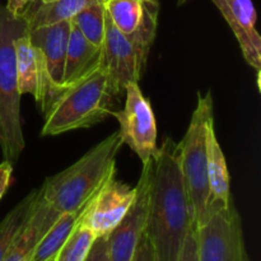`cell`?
<instances>
[{"label": "cell", "instance_id": "27", "mask_svg": "<svg viewBox=\"0 0 261 261\" xmlns=\"http://www.w3.org/2000/svg\"><path fill=\"white\" fill-rule=\"evenodd\" d=\"M36 0H7L5 7L14 14H23Z\"/></svg>", "mask_w": 261, "mask_h": 261}, {"label": "cell", "instance_id": "14", "mask_svg": "<svg viewBox=\"0 0 261 261\" xmlns=\"http://www.w3.org/2000/svg\"><path fill=\"white\" fill-rule=\"evenodd\" d=\"M59 216L60 214L58 212L54 211L46 201L41 199L38 189V196L32 213L13 241L4 261H30L37 242L53 226Z\"/></svg>", "mask_w": 261, "mask_h": 261}, {"label": "cell", "instance_id": "4", "mask_svg": "<svg viewBox=\"0 0 261 261\" xmlns=\"http://www.w3.org/2000/svg\"><path fill=\"white\" fill-rule=\"evenodd\" d=\"M28 30L23 14L0 4V149L13 165L25 147L20 122V93L14 41Z\"/></svg>", "mask_w": 261, "mask_h": 261}, {"label": "cell", "instance_id": "8", "mask_svg": "<svg viewBox=\"0 0 261 261\" xmlns=\"http://www.w3.org/2000/svg\"><path fill=\"white\" fill-rule=\"evenodd\" d=\"M126 101L121 111L111 115L119 121V134L124 144L129 145L143 165L153 160L157 153V124L150 102L143 96L139 83H129L125 88Z\"/></svg>", "mask_w": 261, "mask_h": 261}, {"label": "cell", "instance_id": "11", "mask_svg": "<svg viewBox=\"0 0 261 261\" xmlns=\"http://www.w3.org/2000/svg\"><path fill=\"white\" fill-rule=\"evenodd\" d=\"M231 27L249 65L261 69V37L255 28L256 10L252 0H212Z\"/></svg>", "mask_w": 261, "mask_h": 261}, {"label": "cell", "instance_id": "18", "mask_svg": "<svg viewBox=\"0 0 261 261\" xmlns=\"http://www.w3.org/2000/svg\"><path fill=\"white\" fill-rule=\"evenodd\" d=\"M14 50L20 93L32 94L36 98L38 93L42 55L40 50L31 42L28 30L15 38Z\"/></svg>", "mask_w": 261, "mask_h": 261}, {"label": "cell", "instance_id": "22", "mask_svg": "<svg viewBox=\"0 0 261 261\" xmlns=\"http://www.w3.org/2000/svg\"><path fill=\"white\" fill-rule=\"evenodd\" d=\"M96 239V234L81 219L54 261H86Z\"/></svg>", "mask_w": 261, "mask_h": 261}, {"label": "cell", "instance_id": "12", "mask_svg": "<svg viewBox=\"0 0 261 261\" xmlns=\"http://www.w3.org/2000/svg\"><path fill=\"white\" fill-rule=\"evenodd\" d=\"M70 25V20H64L28 30L31 42L42 54L48 74L59 84H63Z\"/></svg>", "mask_w": 261, "mask_h": 261}, {"label": "cell", "instance_id": "23", "mask_svg": "<svg viewBox=\"0 0 261 261\" xmlns=\"http://www.w3.org/2000/svg\"><path fill=\"white\" fill-rule=\"evenodd\" d=\"M178 261H198V250H196V234L195 227L189 231L184 242L182 250H181Z\"/></svg>", "mask_w": 261, "mask_h": 261}, {"label": "cell", "instance_id": "1", "mask_svg": "<svg viewBox=\"0 0 261 261\" xmlns=\"http://www.w3.org/2000/svg\"><path fill=\"white\" fill-rule=\"evenodd\" d=\"M193 227V208L184 185L178 145L166 138L153 158L145 224L154 261H178Z\"/></svg>", "mask_w": 261, "mask_h": 261}, {"label": "cell", "instance_id": "9", "mask_svg": "<svg viewBox=\"0 0 261 261\" xmlns=\"http://www.w3.org/2000/svg\"><path fill=\"white\" fill-rule=\"evenodd\" d=\"M153 160L143 165L139 181L135 186V198L124 219L107 236L109 261H133L138 244L145 231L152 180Z\"/></svg>", "mask_w": 261, "mask_h": 261}, {"label": "cell", "instance_id": "2", "mask_svg": "<svg viewBox=\"0 0 261 261\" xmlns=\"http://www.w3.org/2000/svg\"><path fill=\"white\" fill-rule=\"evenodd\" d=\"M122 144L119 132H115L70 167L46 178L40 188L41 199L59 214L83 208L116 173V157Z\"/></svg>", "mask_w": 261, "mask_h": 261}, {"label": "cell", "instance_id": "17", "mask_svg": "<svg viewBox=\"0 0 261 261\" xmlns=\"http://www.w3.org/2000/svg\"><path fill=\"white\" fill-rule=\"evenodd\" d=\"M37 2V0H36ZM33 3L24 13L28 30L70 20L86 8L102 4L105 0H55L51 3Z\"/></svg>", "mask_w": 261, "mask_h": 261}, {"label": "cell", "instance_id": "21", "mask_svg": "<svg viewBox=\"0 0 261 261\" xmlns=\"http://www.w3.org/2000/svg\"><path fill=\"white\" fill-rule=\"evenodd\" d=\"M71 22L78 27L82 35L88 42L96 47H102L105 37V22L106 9L105 4H94L79 12Z\"/></svg>", "mask_w": 261, "mask_h": 261}, {"label": "cell", "instance_id": "5", "mask_svg": "<svg viewBox=\"0 0 261 261\" xmlns=\"http://www.w3.org/2000/svg\"><path fill=\"white\" fill-rule=\"evenodd\" d=\"M213 97L208 91L205 96L198 92V103L191 115L185 137L178 143L180 167L184 185L193 208L194 227L205 221L209 200L208 129L213 124Z\"/></svg>", "mask_w": 261, "mask_h": 261}, {"label": "cell", "instance_id": "20", "mask_svg": "<svg viewBox=\"0 0 261 261\" xmlns=\"http://www.w3.org/2000/svg\"><path fill=\"white\" fill-rule=\"evenodd\" d=\"M147 0H105V9L111 22L122 33H133L139 25Z\"/></svg>", "mask_w": 261, "mask_h": 261}, {"label": "cell", "instance_id": "6", "mask_svg": "<svg viewBox=\"0 0 261 261\" xmlns=\"http://www.w3.org/2000/svg\"><path fill=\"white\" fill-rule=\"evenodd\" d=\"M150 48L116 28L106 12L101 66L107 76L110 93L120 97L129 83H139L147 66Z\"/></svg>", "mask_w": 261, "mask_h": 261}, {"label": "cell", "instance_id": "26", "mask_svg": "<svg viewBox=\"0 0 261 261\" xmlns=\"http://www.w3.org/2000/svg\"><path fill=\"white\" fill-rule=\"evenodd\" d=\"M13 173V165L8 161H3L0 163V200L3 199L4 194L7 193L8 188L10 185Z\"/></svg>", "mask_w": 261, "mask_h": 261}, {"label": "cell", "instance_id": "29", "mask_svg": "<svg viewBox=\"0 0 261 261\" xmlns=\"http://www.w3.org/2000/svg\"><path fill=\"white\" fill-rule=\"evenodd\" d=\"M51 2H55V0H41V3H51Z\"/></svg>", "mask_w": 261, "mask_h": 261}, {"label": "cell", "instance_id": "25", "mask_svg": "<svg viewBox=\"0 0 261 261\" xmlns=\"http://www.w3.org/2000/svg\"><path fill=\"white\" fill-rule=\"evenodd\" d=\"M133 261H154V252H153L152 244H150L145 231L143 233L142 239H140L139 244H138Z\"/></svg>", "mask_w": 261, "mask_h": 261}, {"label": "cell", "instance_id": "3", "mask_svg": "<svg viewBox=\"0 0 261 261\" xmlns=\"http://www.w3.org/2000/svg\"><path fill=\"white\" fill-rule=\"evenodd\" d=\"M112 94L107 76L99 64L94 70L70 84H61L45 115L41 135H60L87 129L101 122L112 112Z\"/></svg>", "mask_w": 261, "mask_h": 261}, {"label": "cell", "instance_id": "7", "mask_svg": "<svg viewBox=\"0 0 261 261\" xmlns=\"http://www.w3.org/2000/svg\"><path fill=\"white\" fill-rule=\"evenodd\" d=\"M198 261H251L246 251L241 217L233 201L214 212L195 228Z\"/></svg>", "mask_w": 261, "mask_h": 261}, {"label": "cell", "instance_id": "10", "mask_svg": "<svg viewBox=\"0 0 261 261\" xmlns=\"http://www.w3.org/2000/svg\"><path fill=\"white\" fill-rule=\"evenodd\" d=\"M110 176L92 199L82 222L97 237L109 236L124 219L135 198V188Z\"/></svg>", "mask_w": 261, "mask_h": 261}, {"label": "cell", "instance_id": "15", "mask_svg": "<svg viewBox=\"0 0 261 261\" xmlns=\"http://www.w3.org/2000/svg\"><path fill=\"white\" fill-rule=\"evenodd\" d=\"M70 36L66 51L63 84H70L87 75L101 64L102 47H96L84 38L70 19Z\"/></svg>", "mask_w": 261, "mask_h": 261}, {"label": "cell", "instance_id": "16", "mask_svg": "<svg viewBox=\"0 0 261 261\" xmlns=\"http://www.w3.org/2000/svg\"><path fill=\"white\" fill-rule=\"evenodd\" d=\"M92 199L83 208L78 209V211L60 214L59 218L54 222L53 226L47 229V232L37 242L30 261H54L59 250L63 247V245L65 244V241L71 234V232L75 229L81 219L83 218Z\"/></svg>", "mask_w": 261, "mask_h": 261}, {"label": "cell", "instance_id": "13", "mask_svg": "<svg viewBox=\"0 0 261 261\" xmlns=\"http://www.w3.org/2000/svg\"><path fill=\"white\" fill-rule=\"evenodd\" d=\"M209 186V200L206 218L214 212L227 208L232 203L231 178L227 168L226 157L214 132V122L208 129V166H206ZM205 218V219H206ZM205 222V221H204Z\"/></svg>", "mask_w": 261, "mask_h": 261}, {"label": "cell", "instance_id": "24", "mask_svg": "<svg viewBox=\"0 0 261 261\" xmlns=\"http://www.w3.org/2000/svg\"><path fill=\"white\" fill-rule=\"evenodd\" d=\"M86 261H109V250H107V236L97 237L89 251Z\"/></svg>", "mask_w": 261, "mask_h": 261}, {"label": "cell", "instance_id": "19", "mask_svg": "<svg viewBox=\"0 0 261 261\" xmlns=\"http://www.w3.org/2000/svg\"><path fill=\"white\" fill-rule=\"evenodd\" d=\"M37 196L38 189L31 191L0 222V261H4L13 241L30 218L36 200H37Z\"/></svg>", "mask_w": 261, "mask_h": 261}, {"label": "cell", "instance_id": "28", "mask_svg": "<svg viewBox=\"0 0 261 261\" xmlns=\"http://www.w3.org/2000/svg\"><path fill=\"white\" fill-rule=\"evenodd\" d=\"M186 2H188V0H177V4L178 5H182V4H185Z\"/></svg>", "mask_w": 261, "mask_h": 261}]
</instances>
